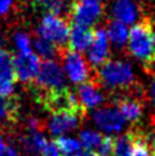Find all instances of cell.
<instances>
[{
	"label": "cell",
	"instance_id": "cell-5",
	"mask_svg": "<svg viewBox=\"0 0 155 156\" xmlns=\"http://www.w3.org/2000/svg\"><path fill=\"white\" fill-rule=\"evenodd\" d=\"M70 29L71 26L66 21V18L61 17V16L45 14L38 27L36 34L39 37L45 39L56 47L61 48L69 43Z\"/></svg>",
	"mask_w": 155,
	"mask_h": 156
},
{
	"label": "cell",
	"instance_id": "cell-22",
	"mask_svg": "<svg viewBox=\"0 0 155 156\" xmlns=\"http://www.w3.org/2000/svg\"><path fill=\"white\" fill-rule=\"evenodd\" d=\"M79 139H80V144L85 151H93L95 152L97 147L99 146V143L102 142L103 136L99 134L98 132L95 130H81L79 133Z\"/></svg>",
	"mask_w": 155,
	"mask_h": 156
},
{
	"label": "cell",
	"instance_id": "cell-18",
	"mask_svg": "<svg viewBox=\"0 0 155 156\" xmlns=\"http://www.w3.org/2000/svg\"><path fill=\"white\" fill-rule=\"evenodd\" d=\"M34 8L45 14L61 16L69 13L70 5L66 0H35Z\"/></svg>",
	"mask_w": 155,
	"mask_h": 156
},
{
	"label": "cell",
	"instance_id": "cell-29",
	"mask_svg": "<svg viewBox=\"0 0 155 156\" xmlns=\"http://www.w3.org/2000/svg\"><path fill=\"white\" fill-rule=\"evenodd\" d=\"M146 94H147V99L155 107V72L151 74V80H150V84H149V89H147Z\"/></svg>",
	"mask_w": 155,
	"mask_h": 156
},
{
	"label": "cell",
	"instance_id": "cell-10",
	"mask_svg": "<svg viewBox=\"0 0 155 156\" xmlns=\"http://www.w3.org/2000/svg\"><path fill=\"white\" fill-rule=\"evenodd\" d=\"M41 66L40 57L34 52L18 53L13 58V70L16 79L23 84H32L35 81Z\"/></svg>",
	"mask_w": 155,
	"mask_h": 156
},
{
	"label": "cell",
	"instance_id": "cell-25",
	"mask_svg": "<svg viewBox=\"0 0 155 156\" xmlns=\"http://www.w3.org/2000/svg\"><path fill=\"white\" fill-rule=\"evenodd\" d=\"M14 44L17 49L20 51V53H31V39L30 36L25 34V32H16L14 34Z\"/></svg>",
	"mask_w": 155,
	"mask_h": 156
},
{
	"label": "cell",
	"instance_id": "cell-27",
	"mask_svg": "<svg viewBox=\"0 0 155 156\" xmlns=\"http://www.w3.org/2000/svg\"><path fill=\"white\" fill-rule=\"evenodd\" d=\"M0 156H17L16 148L12 144L7 143L3 134H0Z\"/></svg>",
	"mask_w": 155,
	"mask_h": 156
},
{
	"label": "cell",
	"instance_id": "cell-31",
	"mask_svg": "<svg viewBox=\"0 0 155 156\" xmlns=\"http://www.w3.org/2000/svg\"><path fill=\"white\" fill-rule=\"evenodd\" d=\"M149 143H150V147L153 150V152L155 155V132L149 134Z\"/></svg>",
	"mask_w": 155,
	"mask_h": 156
},
{
	"label": "cell",
	"instance_id": "cell-34",
	"mask_svg": "<svg viewBox=\"0 0 155 156\" xmlns=\"http://www.w3.org/2000/svg\"><path fill=\"white\" fill-rule=\"evenodd\" d=\"M3 44H4V36H3V34H2V31H0V49H2Z\"/></svg>",
	"mask_w": 155,
	"mask_h": 156
},
{
	"label": "cell",
	"instance_id": "cell-3",
	"mask_svg": "<svg viewBox=\"0 0 155 156\" xmlns=\"http://www.w3.org/2000/svg\"><path fill=\"white\" fill-rule=\"evenodd\" d=\"M31 88L39 92H53L67 88L63 67L54 59L43 61L39 74L35 81L31 84Z\"/></svg>",
	"mask_w": 155,
	"mask_h": 156
},
{
	"label": "cell",
	"instance_id": "cell-1",
	"mask_svg": "<svg viewBox=\"0 0 155 156\" xmlns=\"http://www.w3.org/2000/svg\"><path fill=\"white\" fill-rule=\"evenodd\" d=\"M95 80L103 90L111 94V98L137 96L149 101L146 90L137 83L133 65L127 59H109L103 66L97 69Z\"/></svg>",
	"mask_w": 155,
	"mask_h": 156
},
{
	"label": "cell",
	"instance_id": "cell-30",
	"mask_svg": "<svg viewBox=\"0 0 155 156\" xmlns=\"http://www.w3.org/2000/svg\"><path fill=\"white\" fill-rule=\"evenodd\" d=\"M13 0H0V16H5L9 13L12 8Z\"/></svg>",
	"mask_w": 155,
	"mask_h": 156
},
{
	"label": "cell",
	"instance_id": "cell-19",
	"mask_svg": "<svg viewBox=\"0 0 155 156\" xmlns=\"http://www.w3.org/2000/svg\"><path fill=\"white\" fill-rule=\"evenodd\" d=\"M135 144V134L133 129L125 132L124 134H120L114 138V154L113 156H132Z\"/></svg>",
	"mask_w": 155,
	"mask_h": 156
},
{
	"label": "cell",
	"instance_id": "cell-15",
	"mask_svg": "<svg viewBox=\"0 0 155 156\" xmlns=\"http://www.w3.org/2000/svg\"><path fill=\"white\" fill-rule=\"evenodd\" d=\"M93 36H95V30L78 25H71L69 43H67L69 49L78 53L87 52L92 44Z\"/></svg>",
	"mask_w": 155,
	"mask_h": 156
},
{
	"label": "cell",
	"instance_id": "cell-33",
	"mask_svg": "<svg viewBox=\"0 0 155 156\" xmlns=\"http://www.w3.org/2000/svg\"><path fill=\"white\" fill-rule=\"evenodd\" d=\"M150 124H151V126L155 128V112L151 115V118H150Z\"/></svg>",
	"mask_w": 155,
	"mask_h": 156
},
{
	"label": "cell",
	"instance_id": "cell-20",
	"mask_svg": "<svg viewBox=\"0 0 155 156\" xmlns=\"http://www.w3.org/2000/svg\"><path fill=\"white\" fill-rule=\"evenodd\" d=\"M35 49L38 54L40 55L41 58H44V61H48V59H54L56 61L57 57L61 58V49L58 47H56L54 44H52L51 41L45 40L43 37H36V40L34 43Z\"/></svg>",
	"mask_w": 155,
	"mask_h": 156
},
{
	"label": "cell",
	"instance_id": "cell-7",
	"mask_svg": "<svg viewBox=\"0 0 155 156\" xmlns=\"http://www.w3.org/2000/svg\"><path fill=\"white\" fill-rule=\"evenodd\" d=\"M87 118V111H59L51 114L47 126L54 137H63L65 133L75 130Z\"/></svg>",
	"mask_w": 155,
	"mask_h": 156
},
{
	"label": "cell",
	"instance_id": "cell-6",
	"mask_svg": "<svg viewBox=\"0 0 155 156\" xmlns=\"http://www.w3.org/2000/svg\"><path fill=\"white\" fill-rule=\"evenodd\" d=\"M61 58L63 62L65 74L73 84L80 85L93 79L91 65L81 53L66 49L61 53Z\"/></svg>",
	"mask_w": 155,
	"mask_h": 156
},
{
	"label": "cell",
	"instance_id": "cell-8",
	"mask_svg": "<svg viewBox=\"0 0 155 156\" xmlns=\"http://www.w3.org/2000/svg\"><path fill=\"white\" fill-rule=\"evenodd\" d=\"M87 61L93 69H99L110 59L111 55V44L109 41L105 27H97L95 30V36L91 47L88 48Z\"/></svg>",
	"mask_w": 155,
	"mask_h": 156
},
{
	"label": "cell",
	"instance_id": "cell-35",
	"mask_svg": "<svg viewBox=\"0 0 155 156\" xmlns=\"http://www.w3.org/2000/svg\"><path fill=\"white\" fill-rule=\"evenodd\" d=\"M153 35H154V43H155V29L153 27Z\"/></svg>",
	"mask_w": 155,
	"mask_h": 156
},
{
	"label": "cell",
	"instance_id": "cell-2",
	"mask_svg": "<svg viewBox=\"0 0 155 156\" xmlns=\"http://www.w3.org/2000/svg\"><path fill=\"white\" fill-rule=\"evenodd\" d=\"M127 51L132 58L145 65L146 70L155 72V43L153 27L147 21H140L129 27Z\"/></svg>",
	"mask_w": 155,
	"mask_h": 156
},
{
	"label": "cell",
	"instance_id": "cell-32",
	"mask_svg": "<svg viewBox=\"0 0 155 156\" xmlns=\"http://www.w3.org/2000/svg\"><path fill=\"white\" fill-rule=\"evenodd\" d=\"M81 156H98L96 152H93V151H83Z\"/></svg>",
	"mask_w": 155,
	"mask_h": 156
},
{
	"label": "cell",
	"instance_id": "cell-17",
	"mask_svg": "<svg viewBox=\"0 0 155 156\" xmlns=\"http://www.w3.org/2000/svg\"><path fill=\"white\" fill-rule=\"evenodd\" d=\"M106 34L109 37V41L111 44V47L116 49H123L127 48V43H128V37H129V27L120 23L116 21H109L107 26L105 27Z\"/></svg>",
	"mask_w": 155,
	"mask_h": 156
},
{
	"label": "cell",
	"instance_id": "cell-28",
	"mask_svg": "<svg viewBox=\"0 0 155 156\" xmlns=\"http://www.w3.org/2000/svg\"><path fill=\"white\" fill-rule=\"evenodd\" d=\"M43 156H62L59 152V148L54 141H51L47 143V146L43 150Z\"/></svg>",
	"mask_w": 155,
	"mask_h": 156
},
{
	"label": "cell",
	"instance_id": "cell-24",
	"mask_svg": "<svg viewBox=\"0 0 155 156\" xmlns=\"http://www.w3.org/2000/svg\"><path fill=\"white\" fill-rule=\"evenodd\" d=\"M13 58L10 52L0 49V74H13Z\"/></svg>",
	"mask_w": 155,
	"mask_h": 156
},
{
	"label": "cell",
	"instance_id": "cell-4",
	"mask_svg": "<svg viewBox=\"0 0 155 156\" xmlns=\"http://www.w3.org/2000/svg\"><path fill=\"white\" fill-rule=\"evenodd\" d=\"M103 12L105 8L101 2H97V0H73L70 4L69 16L73 21V25L92 29L101 21Z\"/></svg>",
	"mask_w": 155,
	"mask_h": 156
},
{
	"label": "cell",
	"instance_id": "cell-23",
	"mask_svg": "<svg viewBox=\"0 0 155 156\" xmlns=\"http://www.w3.org/2000/svg\"><path fill=\"white\" fill-rule=\"evenodd\" d=\"M16 75L13 74H0V97H9L14 92Z\"/></svg>",
	"mask_w": 155,
	"mask_h": 156
},
{
	"label": "cell",
	"instance_id": "cell-26",
	"mask_svg": "<svg viewBox=\"0 0 155 156\" xmlns=\"http://www.w3.org/2000/svg\"><path fill=\"white\" fill-rule=\"evenodd\" d=\"M98 156H113L114 154V138L110 136H105L102 142L95 151Z\"/></svg>",
	"mask_w": 155,
	"mask_h": 156
},
{
	"label": "cell",
	"instance_id": "cell-9",
	"mask_svg": "<svg viewBox=\"0 0 155 156\" xmlns=\"http://www.w3.org/2000/svg\"><path fill=\"white\" fill-rule=\"evenodd\" d=\"M93 121L99 130L106 133H119L125 125V120L119 110L110 102L93 111Z\"/></svg>",
	"mask_w": 155,
	"mask_h": 156
},
{
	"label": "cell",
	"instance_id": "cell-13",
	"mask_svg": "<svg viewBox=\"0 0 155 156\" xmlns=\"http://www.w3.org/2000/svg\"><path fill=\"white\" fill-rule=\"evenodd\" d=\"M76 97L79 103L87 111L91 108H97L105 102V94L103 89L97 84V81L93 77L92 80L80 84L76 89Z\"/></svg>",
	"mask_w": 155,
	"mask_h": 156
},
{
	"label": "cell",
	"instance_id": "cell-37",
	"mask_svg": "<svg viewBox=\"0 0 155 156\" xmlns=\"http://www.w3.org/2000/svg\"><path fill=\"white\" fill-rule=\"evenodd\" d=\"M97 2H103V0H97Z\"/></svg>",
	"mask_w": 155,
	"mask_h": 156
},
{
	"label": "cell",
	"instance_id": "cell-36",
	"mask_svg": "<svg viewBox=\"0 0 155 156\" xmlns=\"http://www.w3.org/2000/svg\"><path fill=\"white\" fill-rule=\"evenodd\" d=\"M154 29H155V14H154Z\"/></svg>",
	"mask_w": 155,
	"mask_h": 156
},
{
	"label": "cell",
	"instance_id": "cell-16",
	"mask_svg": "<svg viewBox=\"0 0 155 156\" xmlns=\"http://www.w3.org/2000/svg\"><path fill=\"white\" fill-rule=\"evenodd\" d=\"M20 146L27 155L36 156L40 152H43L44 147L47 146V138L44 137L41 132H32V130H26L25 133L20 134L18 138Z\"/></svg>",
	"mask_w": 155,
	"mask_h": 156
},
{
	"label": "cell",
	"instance_id": "cell-21",
	"mask_svg": "<svg viewBox=\"0 0 155 156\" xmlns=\"http://www.w3.org/2000/svg\"><path fill=\"white\" fill-rule=\"evenodd\" d=\"M56 144L59 148V152L62 156H81L83 150L79 141L70 137H58Z\"/></svg>",
	"mask_w": 155,
	"mask_h": 156
},
{
	"label": "cell",
	"instance_id": "cell-11",
	"mask_svg": "<svg viewBox=\"0 0 155 156\" xmlns=\"http://www.w3.org/2000/svg\"><path fill=\"white\" fill-rule=\"evenodd\" d=\"M146 99L137 96H119L113 97L110 103H114L124 120L129 121L132 125H138L142 121L143 112H145Z\"/></svg>",
	"mask_w": 155,
	"mask_h": 156
},
{
	"label": "cell",
	"instance_id": "cell-12",
	"mask_svg": "<svg viewBox=\"0 0 155 156\" xmlns=\"http://www.w3.org/2000/svg\"><path fill=\"white\" fill-rule=\"evenodd\" d=\"M109 16L113 21L131 27L140 22L141 8L136 0H111L109 5Z\"/></svg>",
	"mask_w": 155,
	"mask_h": 156
},
{
	"label": "cell",
	"instance_id": "cell-14",
	"mask_svg": "<svg viewBox=\"0 0 155 156\" xmlns=\"http://www.w3.org/2000/svg\"><path fill=\"white\" fill-rule=\"evenodd\" d=\"M21 102L17 96L0 97V128L12 126L20 122Z\"/></svg>",
	"mask_w": 155,
	"mask_h": 156
}]
</instances>
